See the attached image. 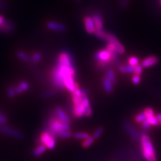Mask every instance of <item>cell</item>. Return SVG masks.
I'll use <instances>...</instances> for the list:
<instances>
[{
	"mask_svg": "<svg viewBox=\"0 0 161 161\" xmlns=\"http://www.w3.org/2000/svg\"><path fill=\"white\" fill-rule=\"evenodd\" d=\"M75 69L73 66H67L57 63L51 72V80L54 86L58 89L63 90L65 87L64 80L69 77H75Z\"/></svg>",
	"mask_w": 161,
	"mask_h": 161,
	"instance_id": "cell-1",
	"label": "cell"
},
{
	"mask_svg": "<svg viewBox=\"0 0 161 161\" xmlns=\"http://www.w3.org/2000/svg\"><path fill=\"white\" fill-rule=\"evenodd\" d=\"M140 148L143 158L147 161H157V155L155 150L149 136L143 133L140 138Z\"/></svg>",
	"mask_w": 161,
	"mask_h": 161,
	"instance_id": "cell-2",
	"label": "cell"
},
{
	"mask_svg": "<svg viewBox=\"0 0 161 161\" xmlns=\"http://www.w3.org/2000/svg\"><path fill=\"white\" fill-rule=\"evenodd\" d=\"M70 129V125L65 124L61 120H60L55 114L51 115L48 118L47 130L50 132L57 136L59 132L64 130H69Z\"/></svg>",
	"mask_w": 161,
	"mask_h": 161,
	"instance_id": "cell-3",
	"label": "cell"
},
{
	"mask_svg": "<svg viewBox=\"0 0 161 161\" xmlns=\"http://www.w3.org/2000/svg\"><path fill=\"white\" fill-rule=\"evenodd\" d=\"M57 136L50 132L49 130H45L40 134L39 137L40 144L44 145L48 150H53L56 147Z\"/></svg>",
	"mask_w": 161,
	"mask_h": 161,
	"instance_id": "cell-4",
	"label": "cell"
},
{
	"mask_svg": "<svg viewBox=\"0 0 161 161\" xmlns=\"http://www.w3.org/2000/svg\"><path fill=\"white\" fill-rule=\"evenodd\" d=\"M0 133L14 139L21 140L24 138V134L21 131L6 124H0Z\"/></svg>",
	"mask_w": 161,
	"mask_h": 161,
	"instance_id": "cell-5",
	"label": "cell"
},
{
	"mask_svg": "<svg viewBox=\"0 0 161 161\" xmlns=\"http://www.w3.org/2000/svg\"><path fill=\"white\" fill-rule=\"evenodd\" d=\"M95 58L97 61L103 62L106 64L112 63L113 62V60H114L112 54L106 49L100 50V51L97 52L95 55Z\"/></svg>",
	"mask_w": 161,
	"mask_h": 161,
	"instance_id": "cell-6",
	"label": "cell"
},
{
	"mask_svg": "<svg viewBox=\"0 0 161 161\" xmlns=\"http://www.w3.org/2000/svg\"><path fill=\"white\" fill-rule=\"evenodd\" d=\"M16 30V25L10 19H5L0 25V33L4 35H10Z\"/></svg>",
	"mask_w": 161,
	"mask_h": 161,
	"instance_id": "cell-7",
	"label": "cell"
},
{
	"mask_svg": "<svg viewBox=\"0 0 161 161\" xmlns=\"http://www.w3.org/2000/svg\"><path fill=\"white\" fill-rule=\"evenodd\" d=\"M105 41L114 44L119 54H122L125 53L124 47L122 46V44L120 43V42L117 39V38L114 36V35L112 34H108L106 38H105Z\"/></svg>",
	"mask_w": 161,
	"mask_h": 161,
	"instance_id": "cell-8",
	"label": "cell"
},
{
	"mask_svg": "<svg viewBox=\"0 0 161 161\" xmlns=\"http://www.w3.org/2000/svg\"><path fill=\"white\" fill-rule=\"evenodd\" d=\"M144 112L147 116V119L151 125V126H157L159 124V122L157 118V115H154V112L152 108H147L144 109Z\"/></svg>",
	"mask_w": 161,
	"mask_h": 161,
	"instance_id": "cell-9",
	"label": "cell"
},
{
	"mask_svg": "<svg viewBox=\"0 0 161 161\" xmlns=\"http://www.w3.org/2000/svg\"><path fill=\"white\" fill-rule=\"evenodd\" d=\"M124 128L126 131L127 133L132 137L134 140H140V134L138 133V131L136 130L132 125H131L129 122H124L123 124Z\"/></svg>",
	"mask_w": 161,
	"mask_h": 161,
	"instance_id": "cell-10",
	"label": "cell"
},
{
	"mask_svg": "<svg viewBox=\"0 0 161 161\" xmlns=\"http://www.w3.org/2000/svg\"><path fill=\"white\" fill-rule=\"evenodd\" d=\"M54 114L60 120H61L64 123L70 125V122H71V121H70V119L69 117V115L64 112V111L63 109H61L60 108L58 107L55 108Z\"/></svg>",
	"mask_w": 161,
	"mask_h": 161,
	"instance_id": "cell-11",
	"label": "cell"
},
{
	"mask_svg": "<svg viewBox=\"0 0 161 161\" xmlns=\"http://www.w3.org/2000/svg\"><path fill=\"white\" fill-rule=\"evenodd\" d=\"M73 114L74 115V116L77 118H80L85 116V108L81 102L79 104L73 105Z\"/></svg>",
	"mask_w": 161,
	"mask_h": 161,
	"instance_id": "cell-12",
	"label": "cell"
},
{
	"mask_svg": "<svg viewBox=\"0 0 161 161\" xmlns=\"http://www.w3.org/2000/svg\"><path fill=\"white\" fill-rule=\"evenodd\" d=\"M84 24L86 31L89 34H94L96 28H95V24L92 17L86 16L84 18Z\"/></svg>",
	"mask_w": 161,
	"mask_h": 161,
	"instance_id": "cell-13",
	"label": "cell"
},
{
	"mask_svg": "<svg viewBox=\"0 0 161 161\" xmlns=\"http://www.w3.org/2000/svg\"><path fill=\"white\" fill-rule=\"evenodd\" d=\"M47 26L48 29L54 30V31H57V32H64L66 31L67 27L64 26V24L55 22H48L47 24Z\"/></svg>",
	"mask_w": 161,
	"mask_h": 161,
	"instance_id": "cell-14",
	"label": "cell"
},
{
	"mask_svg": "<svg viewBox=\"0 0 161 161\" xmlns=\"http://www.w3.org/2000/svg\"><path fill=\"white\" fill-rule=\"evenodd\" d=\"M92 18L95 26L96 30H103V19L102 16L98 13H95L92 15Z\"/></svg>",
	"mask_w": 161,
	"mask_h": 161,
	"instance_id": "cell-15",
	"label": "cell"
},
{
	"mask_svg": "<svg viewBox=\"0 0 161 161\" xmlns=\"http://www.w3.org/2000/svg\"><path fill=\"white\" fill-rule=\"evenodd\" d=\"M158 62V58L157 57L152 56V57L146 58L142 62V64L141 65H142L143 67L147 68V67H152L155 64H157Z\"/></svg>",
	"mask_w": 161,
	"mask_h": 161,
	"instance_id": "cell-16",
	"label": "cell"
},
{
	"mask_svg": "<svg viewBox=\"0 0 161 161\" xmlns=\"http://www.w3.org/2000/svg\"><path fill=\"white\" fill-rule=\"evenodd\" d=\"M47 150V147L42 144H39L32 150V155L34 157H39L45 153Z\"/></svg>",
	"mask_w": 161,
	"mask_h": 161,
	"instance_id": "cell-17",
	"label": "cell"
},
{
	"mask_svg": "<svg viewBox=\"0 0 161 161\" xmlns=\"http://www.w3.org/2000/svg\"><path fill=\"white\" fill-rule=\"evenodd\" d=\"M103 85L105 92L108 93H112L113 92V83L107 76L103 78Z\"/></svg>",
	"mask_w": 161,
	"mask_h": 161,
	"instance_id": "cell-18",
	"label": "cell"
},
{
	"mask_svg": "<svg viewBox=\"0 0 161 161\" xmlns=\"http://www.w3.org/2000/svg\"><path fill=\"white\" fill-rule=\"evenodd\" d=\"M30 88V85L27 82H25V81H22L20 83L18 86L16 87V93L18 95L19 94H21L22 93H24V92H26V91L28 90V89Z\"/></svg>",
	"mask_w": 161,
	"mask_h": 161,
	"instance_id": "cell-19",
	"label": "cell"
},
{
	"mask_svg": "<svg viewBox=\"0 0 161 161\" xmlns=\"http://www.w3.org/2000/svg\"><path fill=\"white\" fill-rule=\"evenodd\" d=\"M16 56L19 59L22 60L23 62L26 63H31V58L28 56V55L24 51L22 50H19L16 53Z\"/></svg>",
	"mask_w": 161,
	"mask_h": 161,
	"instance_id": "cell-20",
	"label": "cell"
},
{
	"mask_svg": "<svg viewBox=\"0 0 161 161\" xmlns=\"http://www.w3.org/2000/svg\"><path fill=\"white\" fill-rule=\"evenodd\" d=\"M135 67L131 66V65H120L119 67V70L122 73H134Z\"/></svg>",
	"mask_w": 161,
	"mask_h": 161,
	"instance_id": "cell-21",
	"label": "cell"
},
{
	"mask_svg": "<svg viewBox=\"0 0 161 161\" xmlns=\"http://www.w3.org/2000/svg\"><path fill=\"white\" fill-rule=\"evenodd\" d=\"M95 139L92 136H89L87 139L83 140V142L81 143L82 147L85 148H87L90 147L92 145H93V144L95 142Z\"/></svg>",
	"mask_w": 161,
	"mask_h": 161,
	"instance_id": "cell-22",
	"label": "cell"
},
{
	"mask_svg": "<svg viewBox=\"0 0 161 161\" xmlns=\"http://www.w3.org/2000/svg\"><path fill=\"white\" fill-rule=\"evenodd\" d=\"M89 136H91L90 134L87 132H79L73 134V137L77 140H84L85 139H87V138H89Z\"/></svg>",
	"mask_w": 161,
	"mask_h": 161,
	"instance_id": "cell-23",
	"label": "cell"
},
{
	"mask_svg": "<svg viewBox=\"0 0 161 161\" xmlns=\"http://www.w3.org/2000/svg\"><path fill=\"white\" fill-rule=\"evenodd\" d=\"M72 136H73V134L69 130L61 131V132H59L57 134V137H59V138H64V139L69 138L71 137Z\"/></svg>",
	"mask_w": 161,
	"mask_h": 161,
	"instance_id": "cell-24",
	"label": "cell"
},
{
	"mask_svg": "<svg viewBox=\"0 0 161 161\" xmlns=\"http://www.w3.org/2000/svg\"><path fill=\"white\" fill-rule=\"evenodd\" d=\"M106 76L108 78L112 81L113 84H116L117 83V79L116 77H115V73L114 72V70L112 69H108L107 72H106Z\"/></svg>",
	"mask_w": 161,
	"mask_h": 161,
	"instance_id": "cell-25",
	"label": "cell"
},
{
	"mask_svg": "<svg viewBox=\"0 0 161 161\" xmlns=\"http://www.w3.org/2000/svg\"><path fill=\"white\" fill-rule=\"evenodd\" d=\"M146 119H147V116H146V114L143 111V112H141L136 115L135 122L138 124H142Z\"/></svg>",
	"mask_w": 161,
	"mask_h": 161,
	"instance_id": "cell-26",
	"label": "cell"
},
{
	"mask_svg": "<svg viewBox=\"0 0 161 161\" xmlns=\"http://www.w3.org/2000/svg\"><path fill=\"white\" fill-rule=\"evenodd\" d=\"M42 55L40 53H38V52L34 53V54H32V57H30V58H31V63L34 64H36L42 59Z\"/></svg>",
	"mask_w": 161,
	"mask_h": 161,
	"instance_id": "cell-27",
	"label": "cell"
},
{
	"mask_svg": "<svg viewBox=\"0 0 161 161\" xmlns=\"http://www.w3.org/2000/svg\"><path fill=\"white\" fill-rule=\"evenodd\" d=\"M7 95L9 98H14L17 95L16 92V87L14 86H9L7 89Z\"/></svg>",
	"mask_w": 161,
	"mask_h": 161,
	"instance_id": "cell-28",
	"label": "cell"
},
{
	"mask_svg": "<svg viewBox=\"0 0 161 161\" xmlns=\"http://www.w3.org/2000/svg\"><path fill=\"white\" fill-rule=\"evenodd\" d=\"M103 133V128L102 127H99L95 130V132H93L92 136L95 140H97L102 136Z\"/></svg>",
	"mask_w": 161,
	"mask_h": 161,
	"instance_id": "cell-29",
	"label": "cell"
},
{
	"mask_svg": "<svg viewBox=\"0 0 161 161\" xmlns=\"http://www.w3.org/2000/svg\"><path fill=\"white\" fill-rule=\"evenodd\" d=\"M55 91L54 90H47L45 91V92H42L41 94V97L43 98H49L53 97L55 95Z\"/></svg>",
	"mask_w": 161,
	"mask_h": 161,
	"instance_id": "cell-30",
	"label": "cell"
},
{
	"mask_svg": "<svg viewBox=\"0 0 161 161\" xmlns=\"http://www.w3.org/2000/svg\"><path fill=\"white\" fill-rule=\"evenodd\" d=\"M95 34V36H97L98 38H101V39H103L104 40H105V38H106L107 36V33L104 32L103 30H95V32L94 33Z\"/></svg>",
	"mask_w": 161,
	"mask_h": 161,
	"instance_id": "cell-31",
	"label": "cell"
},
{
	"mask_svg": "<svg viewBox=\"0 0 161 161\" xmlns=\"http://www.w3.org/2000/svg\"><path fill=\"white\" fill-rule=\"evenodd\" d=\"M128 64L130 65H131V66L136 67V65H138L139 64V60L137 57H130L128 60Z\"/></svg>",
	"mask_w": 161,
	"mask_h": 161,
	"instance_id": "cell-32",
	"label": "cell"
},
{
	"mask_svg": "<svg viewBox=\"0 0 161 161\" xmlns=\"http://www.w3.org/2000/svg\"><path fill=\"white\" fill-rule=\"evenodd\" d=\"M8 122V117L2 111H0V124H6Z\"/></svg>",
	"mask_w": 161,
	"mask_h": 161,
	"instance_id": "cell-33",
	"label": "cell"
},
{
	"mask_svg": "<svg viewBox=\"0 0 161 161\" xmlns=\"http://www.w3.org/2000/svg\"><path fill=\"white\" fill-rule=\"evenodd\" d=\"M142 73V66L141 64H138V65H136V66L135 67L134 75H139V76H140Z\"/></svg>",
	"mask_w": 161,
	"mask_h": 161,
	"instance_id": "cell-34",
	"label": "cell"
},
{
	"mask_svg": "<svg viewBox=\"0 0 161 161\" xmlns=\"http://www.w3.org/2000/svg\"><path fill=\"white\" fill-rule=\"evenodd\" d=\"M132 83H133L134 84H135V85H138V84L140 83V80H141L140 76H139V75H134V76L132 77Z\"/></svg>",
	"mask_w": 161,
	"mask_h": 161,
	"instance_id": "cell-35",
	"label": "cell"
},
{
	"mask_svg": "<svg viewBox=\"0 0 161 161\" xmlns=\"http://www.w3.org/2000/svg\"><path fill=\"white\" fill-rule=\"evenodd\" d=\"M141 124H142V128L144 129V130H148L151 127V125L150 124V123L148 122V121L147 119H146Z\"/></svg>",
	"mask_w": 161,
	"mask_h": 161,
	"instance_id": "cell-36",
	"label": "cell"
},
{
	"mask_svg": "<svg viewBox=\"0 0 161 161\" xmlns=\"http://www.w3.org/2000/svg\"><path fill=\"white\" fill-rule=\"evenodd\" d=\"M128 3V0H121V6H122L123 8L126 6Z\"/></svg>",
	"mask_w": 161,
	"mask_h": 161,
	"instance_id": "cell-37",
	"label": "cell"
},
{
	"mask_svg": "<svg viewBox=\"0 0 161 161\" xmlns=\"http://www.w3.org/2000/svg\"><path fill=\"white\" fill-rule=\"evenodd\" d=\"M6 5L4 4V3L3 2H2L1 0H0V9L4 10V9H6Z\"/></svg>",
	"mask_w": 161,
	"mask_h": 161,
	"instance_id": "cell-38",
	"label": "cell"
},
{
	"mask_svg": "<svg viewBox=\"0 0 161 161\" xmlns=\"http://www.w3.org/2000/svg\"><path fill=\"white\" fill-rule=\"evenodd\" d=\"M157 119H158V120L159 124H161V114H158L157 115Z\"/></svg>",
	"mask_w": 161,
	"mask_h": 161,
	"instance_id": "cell-39",
	"label": "cell"
},
{
	"mask_svg": "<svg viewBox=\"0 0 161 161\" xmlns=\"http://www.w3.org/2000/svg\"><path fill=\"white\" fill-rule=\"evenodd\" d=\"M5 19H5L2 16H0V25H1L4 22Z\"/></svg>",
	"mask_w": 161,
	"mask_h": 161,
	"instance_id": "cell-40",
	"label": "cell"
},
{
	"mask_svg": "<svg viewBox=\"0 0 161 161\" xmlns=\"http://www.w3.org/2000/svg\"><path fill=\"white\" fill-rule=\"evenodd\" d=\"M75 1H76V2H79V0H75Z\"/></svg>",
	"mask_w": 161,
	"mask_h": 161,
	"instance_id": "cell-41",
	"label": "cell"
},
{
	"mask_svg": "<svg viewBox=\"0 0 161 161\" xmlns=\"http://www.w3.org/2000/svg\"><path fill=\"white\" fill-rule=\"evenodd\" d=\"M160 4H161V0H160Z\"/></svg>",
	"mask_w": 161,
	"mask_h": 161,
	"instance_id": "cell-42",
	"label": "cell"
}]
</instances>
